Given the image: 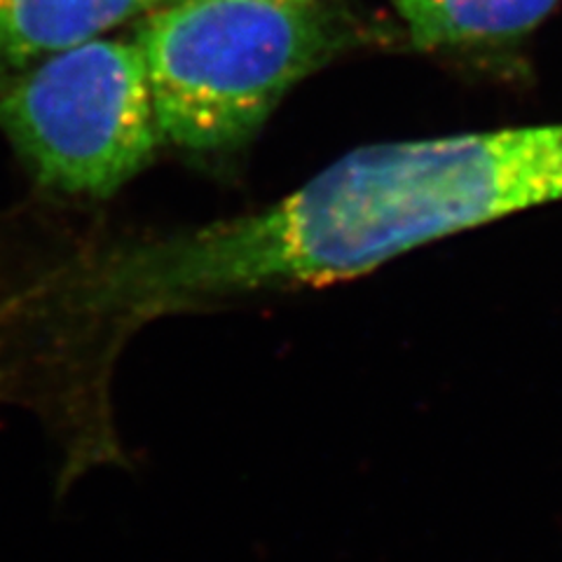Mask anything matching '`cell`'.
<instances>
[{
	"mask_svg": "<svg viewBox=\"0 0 562 562\" xmlns=\"http://www.w3.org/2000/svg\"><path fill=\"white\" fill-rule=\"evenodd\" d=\"M345 38L316 3L173 0L146 16L136 45L162 138L214 153L251 138Z\"/></svg>",
	"mask_w": 562,
	"mask_h": 562,
	"instance_id": "7a4b0ae2",
	"label": "cell"
},
{
	"mask_svg": "<svg viewBox=\"0 0 562 562\" xmlns=\"http://www.w3.org/2000/svg\"><path fill=\"white\" fill-rule=\"evenodd\" d=\"M562 200V122L347 153L277 204L5 279L22 333L150 319L214 297L328 284L504 216Z\"/></svg>",
	"mask_w": 562,
	"mask_h": 562,
	"instance_id": "6da1fadb",
	"label": "cell"
},
{
	"mask_svg": "<svg viewBox=\"0 0 562 562\" xmlns=\"http://www.w3.org/2000/svg\"><path fill=\"white\" fill-rule=\"evenodd\" d=\"M173 0H0V68H20L103 38Z\"/></svg>",
	"mask_w": 562,
	"mask_h": 562,
	"instance_id": "277c9868",
	"label": "cell"
},
{
	"mask_svg": "<svg viewBox=\"0 0 562 562\" xmlns=\"http://www.w3.org/2000/svg\"><path fill=\"white\" fill-rule=\"evenodd\" d=\"M291 3H316V0H291Z\"/></svg>",
	"mask_w": 562,
	"mask_h": 562,
	"instance_id": "8992f818",
	"label": "cell"
},
{
	"mask_svg": "<svg viewBox=\"0 0 562 562\" xmlns=\"http://www.w3.org/2000/svg\"><path fill=\"white\" fill-rule=\"evenodd\" d=\"M0 132L43 188L113 195L153 162L162 138L138 45L97 38L0 68Z\"/></svg>",
	"mask_w": 562,
	"mask_h": 562,
	"instance_id": "3957f363",
	"label": "cell"
},
{
	"mask_svg": "<svg viewBox=\"0 0 562 562\" xmlns=\"http://www.w3.org/2000/svg\"><path fill=\"white\" fill-rule=\"evenodd\" d=\"M560 0H394L419 49L492 45L525 38Z\"/></svg>",
	"mask_w": 562,
	"mask_h": 562,
	"instance_id": "5b68a950",
	"label": "cell"
}]
</instances>
